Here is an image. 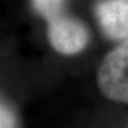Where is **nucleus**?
<instances>
[{"label":"nucleus","mask_w":128,"mask_h":128,"mask_svg":"<svg viewBox=\"0 0 128 128\" xmlns=\"http://www.w3.org/2000/svg\"><path fill=\"white\" fill-rule=\"evenodd\" d=\"M96 16L108 38L128 39V0H100L96 4Z\"/></svg>","instance_id":"obj_3"},{"label":"nucleus","mask_w":128,"mask_h":128,"mask_svg":"<svg viewBox=\"0 0 128 128\" xmlns=\"http://www.w3.org/2000/svg\"><path fill=\"white\" fill-rule=\"evenodd\" d=\"M101 93L110 101L128 103V39H124L102 60L97 74Z\"/></svg>","instance_id":"obj_1"},{"label":"nucleus","mask_w":128,"mask_h":128,"mask_svg":"<svg viewBox=\"0 0 128 128\" xmlns=\"http://www.w3.org/2000/svg\"><path fill=\"white\" fill-rule=\"evenodd\" d=\"M47 37L58 52L74 55L86 47L89 32L78 18L64 13L47 22Z\"/></svg>","instance_id":"obj_2"},{"label":"nucleus","mask_w":128,"mask_h":128,"mask_svg":"<svg viewBox=\"0 0 128 128\" xmlns=\"http://www.w3.org/2000/svg\"><path fill=\"white\" fill-rule=\"evenodd\" d=\"M0 128H17L14 114L3 103H0Z\"/></svg>","instance_id":"obj_5"},{"label":"nucleus","mask_w":128,"mask_h":128,"mask_svg":"<svg viewBox=\"0 0 128 128\" xmlns=\"http://www.w3.org/2000/svg\"><path fill=\"white\" fill-rule=\"evenodd\" d=\"M32 4L46 22L67 13V0H32Z\"/></svg>","instance_id":"obj_4"}]
</instances>
